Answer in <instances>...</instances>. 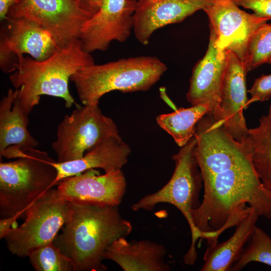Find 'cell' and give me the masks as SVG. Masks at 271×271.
I'll use <instances>...</instances> for the list:
<instances>
[{
    "label": "cell",
    "instance_id": "cell-1",
    "mask_svg": "<svg viewBox=\"0 0 271 271\" xmlns=\"http://www.w3.org/2000/svg\"><path fill=\"white\" fill-rule=\"evenodd\" d=\"M71 206L70 217L53 244L71 260L75 271L106 270L101 263L105 251L116 239L131 233V222L116 206Z\"/></svg>",
    "mask_w": 271,
    "mask_h": 271
},
{
    "label": "cell",
    "instance_id": "cell-2",
    "mask_svg": "<svg viewBox=\"0 0 271 271\" xmlns=\"http://www.w3.org/2000/svg\"><path fill=\"white\" fill-rule=\"evenodd\" d=\"M18 58L17 69L9 78L17 90V98L30 112L44 95L62 98L68 108L79 105L69 92V81L82 68L95 63L90 53L83 50L80 39L58 48L43 61L24 55Z\"/></svg>",
    "mask_w": 271,
    "mask_h": 271
},
{
    "label": "cell",
    "instance_id": "cell-3",
    "mask_svg": "<svg viewBox=\"0 0 271 271\" xmlns=\"http://www.w3.org/2000/svg\"><path fill=\"white\" fill-rule=\"evenodd\" d=\"M167 70L158 58L141 56L88 65L73 74L70 80L83 105H98L100 98L111 91L149 90Z\"/></svg>",
    "mask_w": 271,
    "mask_h": 271
},
{
    "label": "cell",
    "instance_id": "cell-4",
    "mask_svg": "<svg viewBox=\"0 0 271 271\" xmlns=\"http://www.w3.org/2000/svg\"><path fill=\"white\" fill-rule=\"evenodd\" d=\"M56 161L45 151L31 149L21 157L0 163V216L20 214L44 192L55 185Z\"/></svg>",
    "mask_w": 271,
    "mask_h": 271
},
{
    "label": "cell",
    "instance_id": "cell-5",
    "mask_svg": "<svg viewBox=\"0 0 271 271\" xmlns=\"http://www.w3.org/2000/svg\"><path fill=\"white\" fill-rule=\"evenodd\" d=\"M197 139L194 136L179 152L172 156L175 167L168 182L158 191L147 195L132 204L131 209L152 211L159 203H166L176 207L182 213L190 227L191 243L184 255L186 264L193 265L197 258L196 243L201 238L192 220V212L200 205V194L203 178L195 149Z\"/></svg>",
    "mask_w": 271,
    "mask_h": 271
},
{
    "label": "cell",
    "instance_id": "cell-6",
    "mask_svg": "<svg viewBox=\"0 0 271 271\" xmlns=\"http://www.w3.org/2000/svg\"><path fill=\"white\" fill-rule=\"evenodd\" d=\"M99 9L89 0H21L11 7L7 19L24 18L35 22L60 48L80 39L85 23Z\"/></svg>",
    "mask_w": 271,
    "mask_h": 271
},
{
    "label": "cell",
    "instance_id": "cell-7",
    "mask_svg": "<svg viewBox=\"0 0 271 271\" xmlns=\"http://www.w3.org/2000/svg\"><path fill=\"white\" fill-rule=\"evenodd\" d=\"M71 212V203L61 199L56 189H49L27 208L25 221L8 231L5 237L8 250L25 257L36 248L52 243Z\"/></svg>",
    "mask_w": 271,
    "mask_h": 271
},
{
    "label": "cell",
    "instance_id": "cell-8",
    "mask_svg": "<svg viewBox=\"0 0 271 271\" xmlns=\"http://www.w3.org/2000/svg\"><path fill=\"white\" fill-rule=\"evenodd\" d=\"M119 137L115 123L103 114L98 104L79 105L58 125L51 147L57 162L64 163L82 158L108 138Z\"/></svg>",
    "mask_w": 271,
    "mask_h": 271
},
{
    "label": "cell",
    "instance_id": "cell-9",
    "mask_svg": "<svg viewBox=\"0 0 271 271\" xmlns=\"http://www.w3.org/2000/svg\"><path fill=\"white\" fill-rule=\"evenodd\" d=\"M203 11L214 32L218 51H231L243 63L252 35L270 20L241 10L233 0H213Z\"/></svg>",
    "mask_w": 271,
    "mask_h": 271
},
{
    "label": "cell",
    "instance_id": "cell-10",
    "mask_svg": "<svg viewBox=\"0 0 271 271\" xmlns=\"http://www.w3.org/2000/svg\"><path fill=\"white\" fill-rule=\"evenodd\" d=\"M0 39V67L13 73L18 56L28 54L37 61L51 57L59 48L50 34L39 24L24 18H7L3 22Z\"/></svg>",
    "mask_w": 271,
    "mask_h": 271
},
{
    "label": "cell",
    "instance_id": "cell-11",
    "mask_svg": "<svg viewBox=\"0 0 271 271\" xmlns=\"http://www.w3.org/2000/svg\"><path fill=\"white\" fill-rule=\"evenodd\" d=\"M57 185V194L61 199L79 205L118 206L126 190L121 170L100 175L90 169L66 177Z\"/></svg>",
    "mask_w": 271,
    "mask_h": 271
},
{
    "label": "cell",
    "instance_id": "cell-12",
    "mask_svg": "<svg viewBox=\"0 0 271 271\" xmlns=\"http://www.w3.org/2000/svg\"><path fill=\"white\" fill-rule=\"evenodd\" d=\"M137 0H103L98 11L83 26L80 40L91 53L106 50L110 43L124 42L134 26Z\"/></svg>",
    "mask_w": 271,
    "mask_h": 271
},
{
    "label": "cell",
    "instance_id": "cell-13",
    "mask_svg": "<svg viewBox=\"0 0 271 271\" xmlns=\"http://www.w3.org/2000/svg\"><path fill=\"white\" fill-rule=\"evenodd\" d=\"M227 65L219 100L212 113L222 123L228 133L239 143L249 140L243 110L248 105L245 76L242 62L232 52L227 51Z\"/></svg>",
    "mask_w": 271,
    "mask_h": 271
},
{
    "label": "cell",
    "instance_id": "cell-14",
    "mask_svg": "<svg viewBox=\"0 0 271 271\" xmlns=\"http://www.w3.org/2000/svg\"><path fill=\"white\" fill-rule=\"evenodd\" d=\"M213 0H138L133 32L147 45L153 33L167 25L178 23L210 5Z\"/></svg>",
    "mask_w": 271,
    "mask_h": 271
},
{
    "label": "cell",
    "instance_id": "cell-15",
    "mask_svg": "<svg viewBox=\"0 0 271 271\" xmlns=\"http://www.w3.org/2000/svg\"><path fill=\"white\" fill-rule=\"evenodd\" d=\"M227 60V52L218 51L214 32L210 28L208 48L193 69L186 94V99L192 105H207L210 110L209 113H213L219 100Z\"/></svg>",
    "mask_w": 271,
    "mask_h": 271
},
{
    "label": "cell",
    "instance_id": "cell-16",
    "mask_svg": "<svg viewBox=\"0 0 271 271\" xmlns=\"http://www.w3.org/2000/svg\"><path fill=\"white\" fill-rule=\"evenodd\" d=\"M17 90L9 89L0 101V159H17L39 142L28 129L30 113L16 97Z\"/></svg>",
    "mask_w": 271,
    "mask_h": 271
},
{
    "label": "cell",
    "instance_id": "cell-17",
    "mask_svg": "<svg viewBox=\"0 0 271 271\" xmlns=\"http://www.w3.org/2000/svg\"><path fill=\"white\" fill-rule=\"evenodd\" d=\"M165 247L148 239L127 241L120 237L114 241L104 254L124 271H169L165 261Z\"/></svg>",
    "mask_w": 271,
    "mask_h": 271
},
{
    "label": "cell",
    "instance_id": "cell-18",
    "mask_svg": "<svg viewBox=\"0 0 271 271\" xmlns=\"http://www.w3.org/2000/svg\"><path fill=\"white\" fill-rule=\"evenodd\" d=\"M129 146L121 137H111L88 151L82 158L54 165L57 171L55 185L62 179L80 174L88 169L100 168L105 173L121 170L131 153Z\"/></svg>",
    "mask_w": 271,
    "mask_h": 271
},
{
    "label": "cell",
    "instance_id": "cell-19",
    "mask_svg": "<svg viewBox=\"0 0 271 271\" xmlns=\"http://www.w3.org/2000/svg\"><path fill=\"white\" fill-rule=\"evenodd\" d=\"M251 208L248 214L236 226L233 235L227 240L208 245L203 256L201 271L231 270L247 244L258 218Z\"/></svg>",
    "mask_w": 271,
    "mask_h": 271
},
{
    "label": "cell",
    "instance_id": "cell-20",
    "mask_svg": "<svg viewBox=\"0 0 271 271\" xmlns=\"http://www.w3.org/2000/svg\"><path fill=\"white\" fill-rule=\"evenodd\" d=\"M210 111L206 105H194L180 107L173 112L159 115L158 125L171 136L180 147L185 145L194 136L197 123Z\"/></svg>",
    "mask_w": 271,
    "mask_h": 271
},
{
    "label": "cell",
    "instance_id": "cell-21",
    "mask_svg": "<svg viewBox=\"0 0 271 271\" xmlns=\"http://www.w3.org/2000/svg\"><path fill=\"white\" fill-rule=\"evenodd\" d=\"M259 122L257 127L249 129L251 160L261 183L271 190V121L267 115Z\"/></svg>",
    "mask_w": 271,
    "mask_h": 271
},
{
    "label": "cell",
    "instance_id": "cell-22",
    "mask_svg": "<svg viewBox=\"0 0 271 271\" xmlns=\"http://www.w3.org/2000/svg\"><path fill=\"white\" fill-rule=\"evenodd\" d=\"M259 262L271 266V237L256 226L239 258L231 270L239 271L251 262Z\"/></svg>",
    "mask_w": 271,
    "mask_h": 271
},
{
    "label": "cell",
    "instance_id": "cell-23",
    "mask_svg": "<svg viewBox=\"0 0 271 271\" xmlns=\"http://www.w3.org/2000/svg\"><path fill=\"white\" fill-rule=\"evenodd\" d=\"M265 63H271V24L267 23L250 37L243 62L247 72Z\"/></svg>",
    "mask_w": 271,
    "mask_h": 271
},
{
    "label": "cell",
    "instance_id": "cell-24",
    "mask_svg": "<svg viewBox=\"0 0 271 271\" xmlns=\"http://www.w3.org/2000/svg\"><path fill=\"white\" fill-rule=\"evenodd\" d=\"M28 257L36 271H75L71 260L53 243L36 248Z\"/></svg>",
    "mask_w": 271,
    "mask_h": 271
},
{
    "label": "cell",
    "instance_id": "cell-25",
    "mask_svg": "<svg viewBox=\"0 0 271 271\" xmlns=\"http://www.w3.org/2000/svg\"><path fill=\"white\" fill-rule=\"evenodd\" d=\"M251 98L248 104L254 101H264L271 98V74L262 75L256 79L248 91Z\"/></svg>",
    "mask_w": 271,
    "mask_h": 271
},
{
    "label": "cell",
    "instance_id": "cell-26",
    "mask_svg": "<svg viewBox=\"0 0 271 271\" xmlns=\"http://www.w3.org/2000/svg\"><path fill=\"white\" fill-rule=\"evenodd\" d=\"M238 6L253 11L257 16L271 19V0H233Z\"/></svg>",
    "mask_w": 271,
    "mask_h": 271
},
{
    "label": "cell",
    "instance_id": "cell-27",
    "mask_svg": "<svg viewBox=\"0 0 271 271\" xmlns=\"http://www.w3.org/2000/svg\"><path fill=\"white\" fill-rule=\"evenodd\" d=\"M22 215L20 214L14 215L11 217L1 218L0 220V238H5L11 227L16 222V220Z\"/></svg>",
    "mask_w": 271,
    "mask_h": 271
},
{
    "label": "cell",
    "instance_id": "cell-28",
    "mask_svg": "<svg viewBox=\"0 0 271 271\" xmlns=\"http://www.w3.org/2000/svg\"><path fill=\"white\" fill-rule=\"evenodd\" d=\"M21 0H0V20L3 22L7 19L10 9L19 4Z\"/></svg>",
    "mask_w": 271,
    "mask_h": 271
},
{
    "label": "cell",
    "instance_id": "cell-29",
    "mask_svg": "<svg viewBox=\"0 0 271 271\" xmlns=\"http://www.w3.org/2000/svg\"><path fill=\"white\" fill-rule=\"evenodd\" d=\"M89 1L95 4V5H96L99 7L101 6L102 2L103 1V0H89Z\"/></svg>",
    "mask_w": 271,
    "mask_h": 271
},
{
    "label": "cell",
    "instance_id": "cell-30",
    "mask_svg": "<svg viewBox=\"0 0 271 271\" xmlns=\"http://www.w3.org/2000/svg\"><path fill=\"white\" fill-rule=\"evenodd\" d=\"M268 116H269L270 120L271 121V105H270L269 106Z\"/></svg>",
    "mask_w": 271,
    "mask_h": 271
}]
</instances>
